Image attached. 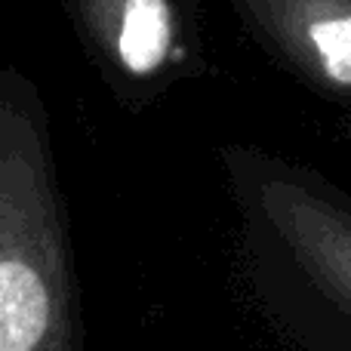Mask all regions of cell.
<instances>
[{"mask_svg":"<svg viewBox=\"0 0 351 351\" xmlns=\"http://www.w3.org/2000/svg\"><path fill=\"white\" fill-rule=\"evenodd\" d=\"M49 250L40 253L31 228H19L6 213L0 259V351H53L62 311Z\"/></svg>","mask_w":351,"mask_h":351,"instance_id":"obj_1","label":"cell"},{"mask_svg":"<svg viewBox=\"0 0 351 351\" xmlns=\"http://www.w3.org/2000/svg\"><path fill=\"white\" fill-rule=\"evenodd\" d=\"M173 12L167 0H123L117 25V56L136 77L154 74L170 56Z\"/></svg>","mask_w":351,"mask_h":351,"instance_id":"obj_2","label":"cell"},{"mask_svg":"<svg viewBox=\"0 0 351 351\" xmlns=\"http://www.w3.org/2000/svg\"><path fill=\"white\" fill-rule=\"evenodd\" d=\"M305 34L324 74L336 84L351 86V12L311 19Z\"/></svg>","mask_w":351,"mask_h":351,"instance_id":"obj_3","label":"cell"}]
</instances>
